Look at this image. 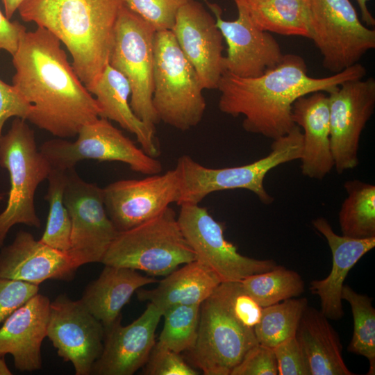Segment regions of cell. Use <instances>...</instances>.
Masks as SVG:
<instances>
[{
    "instance_id": "1",
    "label": "cell",
    "mask_w": 375,
    "mask_h": 375,
    "mask_svg": "<svg viewBox=\"0 0 375 375\" xmlns=\"http://www.w3.org/2000/svg\"><path fill=\"white\" fill-rule=\"evenodd\" d=\"M12 56V85L31 106L27 120L31 124L65 139L101 117L95 98L48 30L24 31Z\"/></svg>"
},
{
    "instance_id": "2",
    "label": "cell",
    "mask_w": 375,
    "mask_h": 375,
    "mask_svg": "<svg viewBox=\"0 0 375 375\" xmlns=\"http://www.w3.org/2000/svg\"><path fill=\"white\" fill-rule=\"evenodd\" d=\"M367 70L357 63L331 76H310L304 59L294 53L284 54L275 67L256 77H240L225 72L219 82L221 112L242 115V128L248 133L275 140L296 125L292 108L299 97L315 92L328 94L343 82L364 78Z\"/></svg>"
},
{
    "instance_id": "3",
    "label": "cell",
    "mask_w": 375,
    "mask_h": 375,
    "mask_svg": "<svg viewBox=\"0 0 375 375\" xmlns=\"http://www.w3.org/2000/svg\"><path fill=\"white\" fill-rule=\"evenodd\" d=\"M122 0H24L17 11L54 35L72 58L75 72L90 88L108 64Z\"/></svg>"
},
{
    "instance_id": "4",
    "label": "cell",
    "mask_w": 375,
    "mask_h": 375,
    "mask_svg": "<svg viewBox=\"0 0 375 375\" xmlns=\"http://www.w3.org/2000/svg\"><path fill=\"white\" fill-rule=\"evenodd\" d=\"M302 149L303 134L295 125L287 134L273 140L267 156L249 164L215 169L200 164L188 155H182L174 168L180 190L176 204H199L211 193L235 189L249 190L262 203L271 204L274 198L264 187L265 177L281 164L300 160Z\"/></svg>"
},
{
    "instance_id": "5",
    "label": "cell",
    "mask_w": 375,
    "mask_h": 375,
    "mask_svg": "<svg viewBox=\"0 0 375 375\" xmlns=\"http://www.w3.org/2000/svg\"><path fill=\"white\" fill-rule=\"evenodd\" d=\"M153 87L160 122L182 131L200 123L206 108L204 89L172 31L156 32Z\"/></svg>"
},
{
    "instance_id": "6",
    "label": "cell",
    "mask_w": 375,
    "mask_h": 375,
    "mask_svg": "<svg viewBox=\"0 0 375 375\" xmlns=\"http://www.w3.org/2000/svg\"><path fill=\"white\" fill-rule=\"evenodd\" d=\"M195 260L177 216L169 206L154 218L118 232L101 262L165 276Z\"/></svg>"
},
{
    "instance_id": "7",
    "label": "cell",
    "mask_w": 375,
    "mask_h": 375,
    "mask_svg": "<svg viewBox=\"0 0 375 375\" xmlns=\"http://www.w3.org/2000/svg\"><path fill=\"white\" fill-rule=\"evenodd\" d=\"M0 167L10 178L6 206L0 212V249L11 228L25 224L40 228L35 207L38 185L52 169L37 147L33 131L26 120L15 117L10 129L0 138Z\"/></svg>"
},
{
    "instance_id": "8",
    "label": "cell",
    "mask_w": 375,
    "mask_h": 375,
    "mask_svg": "<svg viewBox=\"0 0 375 375\" xmlns=\"http://www.w3.org/2000/svg\"><path fill=\"white\" fill-rule=\"evenodd\" d=\"M258 343L253 328L235 316L228 283L222 282L200 306L197 338L189 351L192 361L205 375H231Z\"/></svg>"
},
{
    "instance_id": "9",
    "label": "cell",
    "mask_w": 375,
    "mask_h": 375,
    "mask_svg": "<svg viewBox=\"0 0 375 375\" xmlns=\"http://www.w3.org/2000/svg\"><path fill=\"white\" fill-rule=\"evenodd\" d=\"M156 32L151 24L122 4L108 60L129 82L133 112L153 129L160 122L152 103Z\"/></svg>"
},
{
    "instance_id": "10",
    "label": "cell",
    "mask_w": 375,
    "mask_h": 375,
    "mask_svg": "<svg viewBox=\"0 0 375 375\" xmlns=\"http://www.w3.org/2000/svg\"><path fill=\"white\" fill-rule=\"evenodd\" d=\"M75 141L55 138L39 148L52 169L67 171L80 161H117L126 164L135 172L156 174L162 169L156 158L147 154L110 120L99 117L83 126Z\"/></svg>"
},
{
    "instance_id": "11",
    "label": "cell",
    "mask_w": 375,
    "mask_h": 375,
    "mask_svg": "<svg viewBox=\"0 0 375 375\" xmlns=\"http://www.w3.org/2000/svg\"><path fill=\"white\" fill-rule=\"evenodd\" d=\"M310 38L322 66L337 74L375 48V30L364 25L349 0H308Z\"/></svg>"
},
{
    "instance_id": "12",
    "label": "cell",
    "mask_w": 375,
    "mask_h": 375,
    "mask_svg": "<svg viewBox=\"0 0 375 375\" xmlns=\"http://www.w3.org/2000/svg\"><path fill=\"white\" fill-rule=\"evenodd\" d=\"M64 203L72 224L67 254L77 268L101 262L118 233L107 215L103 188L84 181L74 168L68 169Z\"/></svg>"
},
{
    "instance_id": "13",
    "label": "cell",
    "mask_w": 375,
    "mask_h": 375,
    "mask_svg": "<svg viewBox=\"0 0 375 375\" xmlns=\"http://www.w3.org/2000/svg\"><path fill=\"white\" fill-rule=\"evenodd\" d=\"M177 219L196 260L214 272L222 282L241 281L276 267L273 260H259L240 253L224 237V225L199 204L180 206Z\"/></svg>"
},
{
    "instance_id": "14",
    "label": "cell",
    "mask_w": 375,
    "mask_h": 375,
    "mask_svg": "<svg viewBox=\"0 0 375 375\" xmlns=\"http://www.w3.org/2000/svg\"><path fill=\"white\" fill-rule=\"evenodd\" d=\"M330 138L338 174L355 168L362 132L375 108V79L346 81L328 94Z\"/></svg>"
},
{
    "instance_id": "15",
    "label": "cell",
    "mask_w": 375,
    "mask_h": 375,
    "mask_svg": "<svg viewBox=\"0 0 375 375\" xmlns=\"http://www.w3.org/2000/svg\"><path fill=\"white\" fill-rule=\"evenodd\" d=\"M47 337L76 375H89L103 351L105 328L80 299L60 294L50 303Z\"/></svg>"
},
{
    "instance_id": "16",
    "label": "cell",
    "mask_w": 375,
    "mask_h": 375,
    "mask_svg": "<svg viewBox=\"0 0 375 375\" xmlns=\"http://www.w3.org/2000/svg\"><path fill=\"white\" fill-rule=\"evenodd\" d=\"M103 190L107 215L118 232L146 222L179 199V180L175 169L142 179L112 182Z\"/></svg>"
},
{
    "instance_id": "17",
    "label": "cell",
    "mask_w": 375,
    "mask_h": 375,
    "mask_svg": "<svg viewBox=\"0 0 375 375\" xmlns=\"http://www.w3.org/2000/svg\"><path fill=\"white\" fill-rule=\"evenodd\" d=\"M238 10L233 21L224 20L219 6L205 0L227 44L225 72L240 77H256L277 65L284 54L271 33L260 29L245 6L233 0Z\"/></svg>"
},
{
    "instance_id": "18",
    "label": "cell",
    "mask_w": 375,
    "mask_h": 375,
    "mask_svg": "<svg viewBox=\"0 0 375 375\" xmlns=\"http://www.w3.org/2000/svg\"><path fill=\"white\" fill-rule=\"evenodd\" d=\"M204 90L217 89L225 72L223 36L203 5L191 0L178 10L172 30Z\"/></svg>"
},
{
    "instance_id": "19",
    "label": "cell",
    "mask_w": 375,
    "mask_h": 375,
    "mask_svg": "<svg viewBox=\"0 0 375 375\" xmlns=\"http://www.w3.org/2000/svg\"><path fill=\"white\" fill-rule=\"evenodd\" d=\"M162 317V311L149 303L131 324L122 325L120 317L105 329L103 351L91 374L132 375L143 367L156 344L155 333Z\"/></svg>"
},
{
    "instance_id": "20",
    "label": "cell",
    "mask_w": 375,
    "mask_h": 375,
    "mask_svg": "<svg viewBox=\"0 0 375 375\" xmlns=\"http://www.w3.org/2000/svg\"><path fill=\"white\" fill-rule=\"evenodd\" d=\"M77 267L66 253L19 231L13 241L0 249V278L39 285L47 280L69 281Z\"/></svg>"
},
{
    "instance_id": "21",
    "label": "cell",
    "mask_w": 375,
    "mask_h": 375,
    "mask_svg": "<svg viewBox=\"0 0 375 375\" xmlns=\"http://www.w3.org/2000/svg\"><path fill=\"white\" fill-rule=\"evenodd\" d=\"M49 299L37 293L15 310L0 327V356H12L20 372L42 368L41 347L47 335Z\"/></svg>"
},
{
    "instance_id": "22",
    "label": "cell",
    "mask_w": 375,
    "mask_h": 375,
    "mask_svg": "<svg viewBox=\"0 0 375 375\" xmlns=\"http://www.w3.org/2000/svg\"><path fill=\"white\" fill-rule=\"evenodd\" d=\"M313 227L326 240L332 253V268L324 279L310 283V291L320 300L321 312L329 319L344 315L342 292L344 280L352 267L375 247V237L357 239L338 235L324 217L312 222Z\"/></svg>"
},
{
    "instance_id": "23",
    "label": "cell",
    "mask_w": 375,
    "mask_h": 375,
    "mask_svg": "<svg viewBox=\"0 0 375 375\" xmlns=\"http://www.w3.org/2000/svg\"><path fill=\"white\" fill-rule=\"evenodd\" d=\"M292 117L303 130L302 174L321 180L334 167L328 94L318 91L299 97L292 105Z\"/></svg>"
},
{
    "instance_id": "24",
    "label": "cell",
    "mask_w": 375,
    "mask_h": 375,
    "mask_svg": "<svg viewBox=\"0 0 375 375\" xmlns=\"http://www.w3.org/2000/svg\"><path fill=\"white\" fill-rule=\"evenodd\" d=\"M88 90L98 103L101 117L115 122L135 135L141 149L149 156L157 158L160 155L156 129L148 126L133 112L128 101L130 84L122 73L108 64Z\"/></svg>"
},
{
    "instance_id": "25",
    "label": "cell",
    "mask_w": 375,
    "mask_h": 375,
    "mask_svg": "<svg viewBox=\"0 0 375 375\" xmlns=\"http://www.w3.org/2000/svg\"><path fill=\"white\" fill-rule=\"evenodd\" d=\"M157 282L135 269L104 265L99 277L86 286L80 300L106 329L122 317V309L134 292Z\"/></svg>"
},
{
    "instance_id": "26",
    "label": "cell",
    "mask_w": 375,
    "mask_h": 375,
    "mask_svg": "<svg viewBox=\"0 0 375 375\" xmlns=\"http://www.w3.org/2000/svg\"><path fill=\"white\" fill-rule=\"evenodd\" d=\"M319 310L307 306L295 338L310 375H353L342 358L338 333Z\"/></svg>"
},
{
    "instance_id": "27",
    "label": "cell",
    "mask_w": 375,
    "mask_h": 375,
    "mask_svg": "<svg viewBox=\"0 0 375 375\" xmlns=\"http://www.w3.org/2000/svg\"><path fill=\"white\" fill-rule=\"evenodd\" d=\"M222 283L210 269L195 260L172 272L151 290L138 289L140 301H148L162 312L178 305H201Z\"/></svg>"
},
{
    "instance_id": "28",
    "label": "cell",
    "mask_w": 375,
    "mask_h": 375,
    "mask_svg": "<svg viewBox=\"0 0 375 375\" xmlns=\"http://www.w3.org/2000/svg\"><path fill=\"white\" fill-rule=\"evenodd\" d=\"M262 30L310 38L308 0H238Z\"/></svg>"
},
{
    "instance_id": "29",
    "label": "cell",
    "mask_w": 375,
    "mask_h": 375,
    "mask_svg": "<svg viewBox=\"0 0 375 375\" xmlns=\"http://www.w3.org/2000/svg\"><path fill=\"white\" fill-rule=\"evenodd\" d=\"M347 196L338 220L342 235L353 238L375 237V186L359 180L344 184Z\"/></svg>"
},
{
    "instance_id": "30",
    "label": "cell",
    "mask_w": 375,
    "mask_h": 375,
    "mask_svg": "<svg viewBox=\"0 0 375 375\" xmlns=\"http://www.w3.org/2000/svg\"><path fill=\"white\" fill-rule=\"evenodd\" d=\"M308 306L306 298H291L262 308V316L254 327L258 342L274 348L283 341L294 337Z\"/></svg>"
},
{
    "instance_id": "31",
    "label": "cell",
    "mask_w": 375,
    "mask_h": 375,
    "mask_svg": "<svg viewBox=\"0 0 375 375\" xmlns=\"http://www.w3.org/2000/svg\"><path fill=\"white\" fill-rule=\"evenodd\" d=\"M240 282L244 290L262 308L298 297L304 291L300 274L280 265L251 275Z\"/></svg>"
},
{
    "instance_id": "32",
    "label": "cell",
    "mask_w": 375,
    "mask_h": 375,
    "mask_svg": "<svg viewBox=\"0 0 375 375\" xmlns=\"http://www.w3.org/2000/svg\"><path fill=\"white\" fill-rule=\"evenodd\" d=\"M47 180L49 185L44 199L49 203V214L40 240L49 247L67 253L70 247L72 224L64 203L66 171L52 169Z\"/></svg>"
},
{
    "instance_id": "33",
    "label": "cell",
    "mask_w": 375,
    "mask_h": 375,
    "mask_svg": "<svg viewBox=\"0 0 375 375\" xmlns=\"http://www.w3.org/2000/svg\"><path fill=\"white\" fill-rule=\"evenodd\" d=\"M342 299L347 301L351 308L353 332L348 346L349 352L366 358L369 362L368 375L375 374V309L372 299L359 294L350 286L344 285Z\"/></svg>"
},
{
    "instance_id": "34",
    "label": "cell",
    "mask_w": 375,
    "mask_h": 375,
    "mask_svg": "<svg viewBox=\"0 0 375 375\" xmlns=\"http://www.w3.org/2000/svg\"><path fill=\"white\" fill-rule=\"evenodd\" d=\"M201 305H178L162 312L160 344L181 353L190 351L197 340Z\"/></svg>"
},
{
    "instance_id": "35",
    "label": "cell",
    "mask_w": 375,
    "mask_h": 375,
    "mask_svg": "<svg viewBox=\"0 0 375 375\" xmlns=\"http://www.w3.org/2000/svg\"><path fill=\"white\" fill-rule=\"evenodd\" d=\"M191 0H122L156 31H172L179 9Z\"/></svg>"
},
{
    "instance_id": "36",
    "label": "cell",
    "mask_w": 375,
    "mask_h": 375,
    "mask_svg": "<svg viewBox=\"0 0 375 375\" xmlns=\"http://www.w3.org/2000/svg\"><path fill=\"white\" fill-rule=\"evenodd\" d=\"M144 374L147 375H197L181 356L158 342L153 347L144 365Z\"/></svg>"
},
{
    "instance_id": "37",
    "label": "cell",
    "mask_w": 375,
    "mask_h": 375,
    "mask_svg": "<svg viewBox=\"0 0 375 375\" xmlns=\"http://www.w3.org/2000/svg\"><path fill=\"white\" fill-rule=\"evenodd\" d=\"M38 291V285L0 278V324Z\"/></svg>"
},
{
    "instance_id": "38",
    "label": "cell",
    "mask_w": 375,
    "mask_h": 375,
    "mask_svg": "<svg viewBox=\"0 0 375 375\" xmlns=\"http://www.w3.org/2000/svg\"><path fill=\"white\" fill-rule=\"evenodd\" d=\"M231 375H278L273 348L258 343L247 353Z\"/></svg>"
},
{
    "instance_id": "39",
    "label": "cell",
    "mask_w": 375,
    "mask_h": 375,
    "mask_svg": "<svg viewBox=\"0 0 375 375\" xmlns=\"http://www.w3.org/2000/svg\"><path fill=\"white\" fill-rule=\"evenodd\" d=\"M228 283L229 303L235 316L245 326L254 328L263 308L244 290L240 281Z\"/></svg>"
},
{
    "instance_id": "40",
    "label": "cell",
    "mask_w": 375,
    "mask_h": 375,
    "mask_svg": "<svg viewBox=\"0 0 375 375\" xmlns=\"http://www.w3.org/2000/svg\"><path fill=\"white\" fill-rule=\"evenodd\" d=\"M278 375H310L301 349L295 338H290L273 348Z\"/></svg>"
},
{
    "instance_id": "41",
    "label": "cell",
    "mask_w": 375,
    "mask_h": 375,
    "mask_svg": "<svg viewBox=\"0 0 375 375\" xmlns=\"http://www.w3.org/2000/svg\"><path fill=\"white\" fill-rule=\"evenodd\" d=\"M31 106L12 85L0 79V138L5 122L11 117L27 120Z\"/></svg>"
},
{
    "instance_id": "42",
    "label": "cell",
    "mask_w": 375,
    "mask_h": 375,
    "mask_svg": "<svg viewBox=\"0 0 375 375\" xmlns=\"http://www.w3.org/2000/svg\"><path fill=\"white\" fill-rule=\"evenodd\" d=\"M26 27L17 21L10 22L0 10V51L12 55L17 50L21 33Z\"/></svg>"
},
{
    "instance_id": "43",
    "label": "cell",
    "mask_w": 375,
    "mask_h": 375,
    "mask_svg": "<svg viewBox=\"0 0 375 375\" xmlns=\"http://www.w3.org/2000/svg\"><path fill=\"white\" fill-rule=\"evenodd\" d=\"M370 0H356L359 6L361 19L367 26H374L375 19L368 9L367 3Z\"/></svg>"
},
{
    "instance_id": "44",
    "label": "cell",
    "mask_w": 375,
    "mask_h": 375,
    "mask_svg": "<svg viewBox=\"0 0 375 375\" xmlns=\"http://www.w3.org/2000/svg\"><path fill=\"white\" fill-rule=\"evenodd\" d=\"M23 1L24 0H1L4 8V15L8 19H10L12 17Z\"/></svg>"
},
{
    "instance_id": "45",
    "label": "cell",
    "mask_w": 375,
    "mask_h": 375,
    "mask_svg": "<svg viewBox=\"0 0 375 375\" xmlns=\"http://www.w3.org/2000/svg\"><path fill=\"white\" fill-rule=\"evenodd\" d=\"M11 374H12V373L6 363L5 356H0V375Z\"/></svg>"
},
{
    "instance_id": "46",
    "label": "cell",
    "mask_w": 375,
    "mask_h": 375,
    "mask_svg": "<svg viewBox=\"0 0 375 375\" xmlns=\"http://www.w3.org/2000/svg\"><path fill=\"white\" fill-rule=\"evenodd\" d=\"M3 199H4V194H0V201L3 200Z\"/></svg>"
}]
</instances>
